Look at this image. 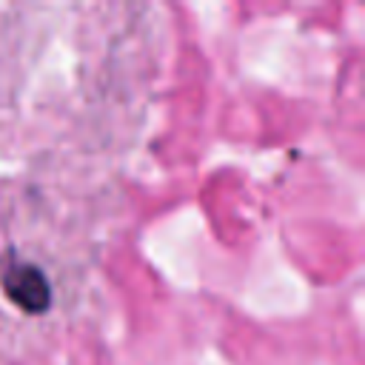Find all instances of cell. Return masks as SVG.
Listing matches in <instances>:
<instances>
[{
    "instance_id": "obj_1",
    "label": "cell",
    "mask_w": 365,
    "mask_h": 365,
    "mask_svg": "<svg viewBox=\"0 0 365 365\" xmlns=\"http://www.w3.org/2000/svg\"><path fill=\"white\" fill-rule=\"evenodd\" d=\"M0 282H3L6 297L17 308H23L26 314H43L48 308V302H51L48 279L31 262H11V265H6L3 274H0Z\"/></svg>"
}]
</instances>
